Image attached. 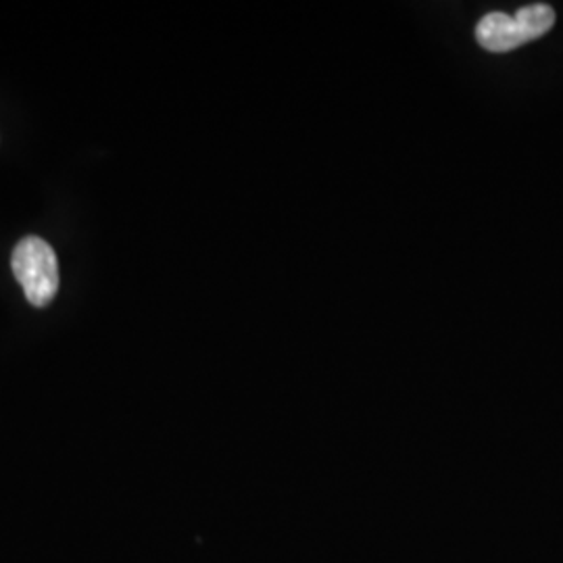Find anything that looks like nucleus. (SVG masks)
I'll list each match as a JSON object with an SVG mask.
<instances>
[{"mask_svg":"<svg viewBox=\"0 0 563 563\" xmlns=\"http://www.w3.org/2000/svg\"><path fill=\"white\" fill-rule=\"evenodd\" d=\"M555 23V11L549 4H528L514 15L501 11L488 13L476 25V41L490 53H507L526 42L544 36Z\"/></svg>","mask_w":563,"mask_h":563,"instance_id":"f257e3e1","label":"nucleus"},{"mask_svg":"<svg viewBox=\"0 0 563 563\" xmlns=\"http://www.w3.org/2000/svg\"><path fill=\"white\" fill-rule=\"evenodd\" d=\"M11 267L25 299L34 307H46L55 299L59 290V263L48 242L38 236H27L18 242Z\"/></svg>","mask_w":563,"mask_h":563,"instance_id":"f03ea898","label":"nucleus"}]
</instances>
